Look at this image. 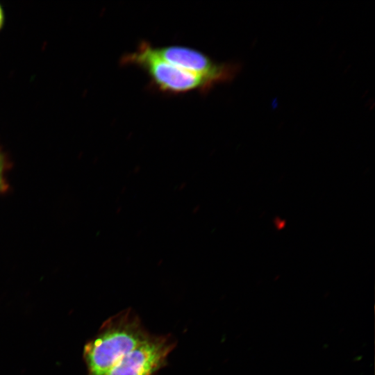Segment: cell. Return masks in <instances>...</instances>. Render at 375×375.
<instances>
[{"label":"cell","instance_id":"6da1fadb","mask_svg":"<svg viewBox=\"0 0 375 375\" xmlns=\"http://www.w3.org/2000/svg\"><path fill=\"white\" fill-rule=\"evenodd\" d=\"M151 334L131 308L108 318L86 343L83 358L88 375H106Z\"/></svg>","mask_w":375,"mask_h":375},{"label":"cell","instance_id":"7a4b0ae2","mask_svg":"<svg viewBox=\"0 0 375 375\" xmlns=\"http://www.w3.org/2000/svg\"><path fill=\"white\" fill-rule=\"evenodd\" d=\"M121 62L140 67L147 74L151 84L162 92L173 94L192 91L204 92L214 86L206 78L161 59L153 52L152 45L146 41H142L135 51L124 56Z\"/></svg>","mask_w":375,"mask_h":375},{"label":"cell","instance_id":"3957f363","mask_svg":"<svg viewBox=\"0 0 375 375\" xmlns=\"http://www.w3.org/2000/svg\"><path fill=\"white\" fill-rule=\"evenodd\" d=\"M153 52L165 61L201 76L214 85L232 81L240 70L235 62H217L201 51L181 45L155 47Z\"/></svg>","mask_w":375,"mask_h":375},{"label":"cell","instance_id":"277c9868","mask_svg":"<svg viewBox=\"0 0 375 375\" xmlns=\"http://www.w3.org/2000/svg\"><path fill=\"white\" fill-rule=\"evenodd\" d=\"M176 343L171 335H150L106 375H155L167 365Z\"/></svg>","mask_w":375,"mask_h":375},{"label":"cell","instance_id":"5b68a950","mask_svg":"<svg viewBox=\"0 0 375 375\" xmlns=\"http://www.w3.org/2000/svg\"><path fill=\"white\" fill-rule=\"evenodd\" d=\"M5 171L0 170V193L7 190L8 185L5 180L3 173Z\"/></svg>","mask_w":375,"mask_h":375},{"label":"cell","instance_id":"8992f818","mask_svg":"<svg viewBox=\"0 0 375 375\" xmlns=\"http://www.w3.org/2000/svg\"><path fill=\"white\" fill-rule=\"evenodd\" d=\"M5 21L4 12L2 6L0 5V31L2 29Z\"/></svg>","mask_w":375,"mask_h":375},{"label":"cell","instance_id":"52a82bcc","mask_svg":"<svg viewBox=\"0 0 375 375\" xmlns=\"http://www.w3.org/2000/svg\"><path fill=\"white\" fill-rule=\"evenodd\" d=\"M199 210V206H197L193 209V213H197Z\"/></svg>","mask_w":375,"mask_h":375},{"label":"cell","instance_id":"ba28073f","mask_svg":"<svg viewBox=\"0 0 375 375\" xmlns=\"http://www.w3.org/2000/svg\"><path fill=\"white\" fill-rule=\"evenodd\" d=\"M183 186H185V183H181V184L180 185L179 190H181V188H182Z\"/></svg>","mask_w":375,"mask_h":375}]
</instances>
